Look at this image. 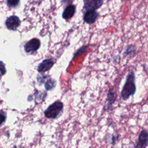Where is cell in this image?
Segmentation results:
<instances>
[{
	"label": "cell",
	"instance_id": "cell-1",
	"mask_svg": "<svg viewBox=\"0 0 148 148\" xmlns=\"http://www.w3.org/2000/svg\"><path fill=\"white\" fill-rule=\"evenodd\" d=\"M135 75L133 71H130L126 77L125 82L120 92V96L124 101L127 100L131 96L134 95L136 92Z\"/></svg>",
	"mask_w": 148,
	"mask_h": 148
},
{
	"label": "cell",
	"instance_id": "cell-2",
	"mask_svg": "<svg viewBox=\"0 0 148 148\" xmlns=\"http://www.w3.org/2000/svg\"><path fill=\"white\" fill-rule=\"evenodd\" d=\"M63 108V103L60 101H56L45 111V115L49 119H56L62 113Z\"/></svg>",
	"mask_w": 148,
	"mask_h": 148
},
{
	"label": "cell",
	"instance_id": "cell-3",
	"mask_svg": "<svg viewBox=\"0 0 148 148\" xmlns=\"http://www.w3.org/2000/svg\"><path fill=\"white\" fill-rule=\"evenodd\" d=\"M83 9L86 11L96 10L102 6L103 0H83Z\"/></svg>",
	"mask_w": 148,
	"mask_h": 148
},
{
	"label": "cell",
	"instance_id": "cell-4",
	"mask_svg": "<svg viewBox=\"0 0 148 148\" xmlns=\"http://www.w3.org/2000/svg\"><path fill=\"white\" fill-rule=\"evenodd\" d=\"M148 145V132L146 129L142 130L138 137L135 148H146Z\"/></svg>",
	"mask_w": 148,
	"mask_h": 148
},
{
	"label": "cell",
	"instance_id": "cell-5",
	"mask_svg": "<svg viewBox=\"0 0 148 148\" xmlns=\"http://www.w3.org/2000/svg\"><path fill=\"white\" fill-rule=\"evenodd\" d=\"M98 16L99 13L96 10H87L84 13L83 19L84 23L88 24H92L96 21Z\"/></svg>",
	"mask_w": 148,
	"mask_h": 148
},
{
	"label": "cell",
	"instance_id": "cell-6",
	"mask_svg": "<svg viewBox=\"0 0 148 148\" xmlns=\"http://www.w3.org/2000/svg\"><path fill=\"white\" fill-rule=\"evenodd\" d=\"M40 46L39 39L34 38L28 41L24 46V50L27 53H32L36 51Z\"/></svg>",
	"mask_w": 148,
	"mask_h": 148
},
{
	"label": "cell",
	"instance_id": "cell-7",
	"mask_svg": "<svg viewBox=\"0 0 148 148\" xmlns=\"http://www.w3.org/2000/svg\"><path fill=\"white\" fill-rule=\"evenodd\" d=\"M7 28L10 30H16L20 24L19 18L16 16L9 17L5 22Z\"/></svg>",
	"mask_w": 148,
	"mask_h": 148
},
{
	"label": "cell",
	"instance_id": "cell-8",
	"mask_svg": "<svg viewBox=\"0 0 148 148\" xmlns=\"http://www.w3.org/2000/svg\"><path fill=\"white\" fill-rule=\"evenodd\" d=\"M76 12V6L72 4L68 5L64 10L62 17L65 20H69L75 14Z\"/></svg>",
	"mask_w": 148,
	"mask_h": 148
},
{
	"label": "cell",
	"instance_id": "cell-9",
	"mask_svg": "<svg viewBox=\"0 0 148 148\" xmlns=\"http://www.w3.org/2000/svg\"><path fill=\"white\" fill-rule=\"evenodd\" d=\"M116 100V94L113 88L110 89L107 94L106 102L108 110L113 109V105Z\"/></svg>",
	"mask_w": 148,
	"mask_h": 148
},
{
	"label": "cell",
	"instance_id": "cell-10",
	"mask_svg": "<svg viewBox=\"0 0 148 148\" xmlns=\"http://www.w3.org/2000/svg\"><path fill=\"white\" fill-rule=\"evenodd\" d=\"M54 61L51 59L43 61L38 66V71L40 72H45L49 71L54 65Z\"/></svg>",
	"mask_w": 148,
	"mask_h": 148
},
{
	"label": "cell",
	"instance_id": "cell-11",
	"mask_svg": "<svg viewBox=\"0 0 148 148\" xmlns=\"http://www.w3.org/2000/svg\"><path fill=\"white\" fill-rule=\"evenodd\" d=\"M136 54V49L135 47L133 45L128 46L123 52V56L124 57H133Z\"/></svg>",
	"mask_w": 148,
	"mask_h": 148
},
{
	"label": "cell",
	"instance_id": "cell-12",
	"mask_svg": "<svg viewBox=\"0 0 148 148\" xmlns=\"http://www.w3.org/2000/svg\"><path fill=\"white\" fill-rule=\"evenodd\" d=\"M56 84V82L53 79L48 80L45 84L46 89L47 90H51L55 87Z\"/></svg>",
	"mask_w": 148,
	"mask_h": 148
},
{
	"label": "cell",
	"instance_id": "cell-13",
	"mask_svg": "<svg viewBox=\"0 0 148 148\" xmlns=\"http://www.w3.org/2000/svg\"><path fill=\"white\" fill-rule=\"evenodd\" d=\"M89 45H86V46H83L82 47H81L80 48H79L74 54L73 55V58H75L76 56H79V54L84 53V51H86V50L87 49V48L89 47Z\"/></svg>",
	"mask_w": 148,
	"mask_h": 148
},
{
	"label": "cell",
	"instance_id": "cell-14",
	"mask_svg": "<svg viewBox=\"0 0 148 148\" xmlns=\"http://www.w3.org/2000/svg\"><path fill=\"white\" fill-rule=\"evenodd\" d=\"M9 6L12 7L17 6L18 5L19 0H6Z\"/></svg>",
	"mask_w": 148,
	"mask_h": 148
},
{
	"label": "cell",
	"instance_id": "cell-15",
	"mask_svg": "<svg viewBox=\"0 0 148 148\" xmlns=\"http://www.w3.org/2000/svg\"><path fill=\"white\" fill-rule=\"evenodd\" d=\"M119 135H112L110 136V143L112 144V145H114L116 142V141L118 140L119 139Z\"/></svg>",
	"mask_w": 148,
	"mask_h": 148
},
{
	"label": "cell",
	"instance_id": "cell-16",
	"mask_svg": "<svg viewBox=\"0 0 148 148\" xmlns=\"http://www.w3.org/2000/svg\"><path fill=\"white\" fill-rule=\"evenodd\" d=\"M5 119H6V116L3 113H0V126H1L2 124L5 122Z\"/></svg>",
	"mask_w": 148,
	"mask_h": 148
},
{
	"label": "cell",
	"instance_id": "cell-17",
	"mask_svg": "<svg viewBox=\"0 0 148 148\" xmlns=\"http://www.w3.org/2000/svg\"><path fill=\"white\" fill-rule=\"evenodd\" d=\"M0 71L2 73V75H3L6 72V69H5V65L2 61H0Z\"/></svg>",
	"mask_w": 148,
	"mask_h": 148
},
{
	"label": "cell",
	"instance_id": "cell-18",
	"mask_svg": "<svg viewBox=\"0 0 148 148\" xmlns=\"http://www.w3.org/2000/svg\"><path fill=\"white\" fill-rule=\"evenodd\" d=\"M70 1H71V0H61V2H62V3H67V2H69Z\"/></svg>",
	"mask_w": 148,
	"mask_h": 148
},
{
	"label": "cell",
	"instance_id": "cell-19",
	"mask_svg": "<svg viewBox=\"0 0 148 148\" xmlns=\"http://www.w3.org/2000/svg\"><path fill=\"white\" fill-rule=\"evenodd\" d=\"M121 1H122V2H123V1H125V0H121Z\"/></svg>",
	"mask_w": 148,
	"mask_h": 148
}]
</instances>
